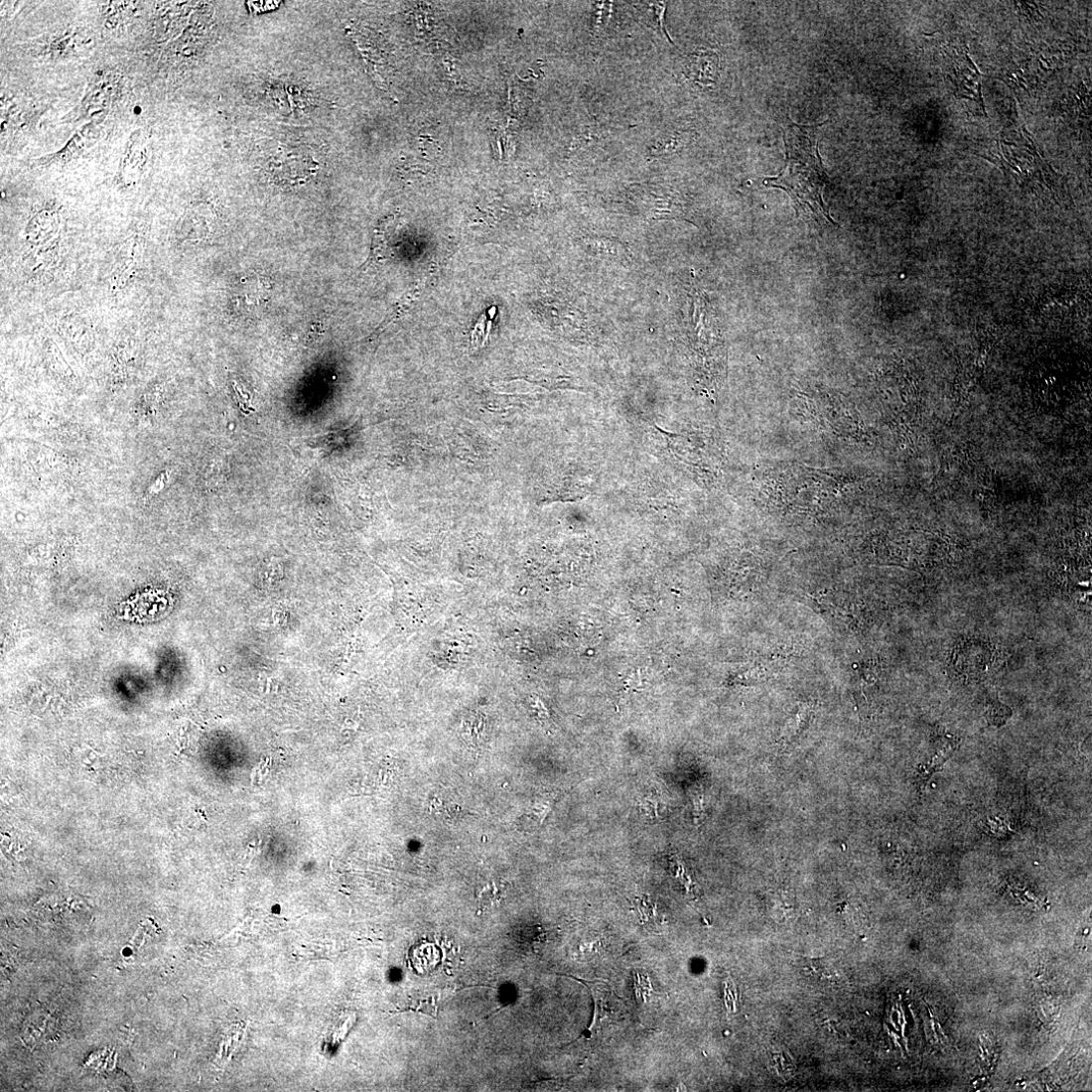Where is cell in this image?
<instances>
[{
    "instance_id": "obj_1",
    "label": "cell",
    "mask_w": 1092,
    "mask_h": 1092,
    "mask_svg": "<svg viewBox=\"0 0 1092 1092\" xmlns=\"http://www.w3.org/2000/svg\"><path fill=\"white\" fill-rule=\"evenodd\" d=\"M822 125H800L788 117L781 126L786 149L785 170L777 178L763 181L768 188L785 191L792 199L797 215L801 212L822 215L837 223L824 203L823 192L828 176L818 150V130Z\"/></svg>"
},
{
    "instance_id": "obj_2",
    "label": "cell",
    "mask_w": 1092,
    "mask_h": 1092,
    "mask_svg": "<svg viewBox=\"0 0 1092 1092\" xmlns=\"http://www.w3.org/2000/svg\"><path fill=\"white\" fill-rule=\"evenodd\" d=\"M1004 662V652L999 645L985 638L972 637L957 643L950 667L960 681L970 684L998 673Z\"/></svg>"
},
{
    "instance_id": "obj_3",
    "label": "cell",
    "mask_w": 1092,
    "mask_h": 1092,
    "mask_svg": "<svg viewBox=\"0 0 1092 1092\" xmlns=\"http://www.w3.org/2000/svg\"><path fill=\"white\" fill-rule=\"evenodd\" d=\"M146 239L142 230L132 231L120 246L111 276L114 291L128 288L139 276L144 263Z\"/></svg>"
},
{
    "instance_id": "obj_4",
    "label": "cell",
    "mask_w": 1092,
    "mask_h": 1092,
    "mask_svg": "<svg viewBox=\"0 0 1092 1092\" xmlns=\"http://www.w3.org/2000/svg\"><path fill=\"white\" fill-rule=\"evenodd\" d=\"M119 90L120 83L117 76L111 74L97 76L88 85L85 95L72 114V118L75 121L93 120L94 117L103 118L104 113L117 99Z\"/></svg>"
},
{
    "instance_id": "obj_5",
    "label": "cell",
    "mask_w": 1092,
    "mask_h": 1092,
    "mask_svg": "<svg viewBox=\"0 0 1092 1092\" xmlns=\"http://www.w3.org/2000/svg\"><path fill=\"white\" fill-rule=\"evenodd\" d=\"M150 135L143 129L129 138L120 166V180L125 187L137 186L144 177L150 159Z\"/></svg>"
},
{
    "instance_id": "obj_6",
    "label": "cell",
    "mask_w": 1092,
    "mask_h": 1092,
    "mask_svg": "<svg viewBox=\"0 0 1092 1092\" xmlns=\"http://www.w3.org/2000/svg\"><path fill=\"white\" fill-rule=\"evenodd\" d=\"M62 231L59 210L48 207L35 212L26 227V242L36 252L48 251L57 244Z\"/></svg>"
},
{
    "instance_id": "obj_7",
    "label": "cell",
    "mask_w": 1092,
    "mask_h": 1092,
    "mask_svg": "<svg viewBox=\"0 0 1092 1092\" xmlns=\"http://www.w3.org/2000/svg\"><path fill=\"white\" fill-rule=\"evenodd\" d=\"M216 216L206 204H196L184 214L178 228V239L182 243L198 244L209 240L215 232Z\"/></svg>"
},
{
    "instance_id": "obj_8",
    "label": "cell",
    "mask_w": 1092,
    "mask_h": 1092,
    "mask_svg": "<svg viewBox=\"0 0 1092 1092\" xmlns=\"http://www.w3.org/2000/svg\"><path fill=\"white\" fill-rule=\"evenodd\" d=\"M104 124V117L91 120L70 139L66 147L41 159L42 163H64L78 157L97 141Z\"/></svg>"
},
{
    "instance_id": "obj_9",
    "label": "cell",
    "mask_w": 1092,
    "mask_h": 1092,
    "mask_svg": "<svg viewBox=\"0 0 1092 1092\" xmlns=\"http://www.w3.org/2000/svg\"><path fill=\"white\" fill-rule=\"evenodd\" d=\"M686 73L693 81L713 85L720 75V59L715 51L701 50L689 55Z\"/></svg>"
},
{
    "instance_id": "obj_10",
    "label": "cell",
    "mask_w": 1092,
    "mask_h": 1092,
    "mask_svg": "<svg viewBox=\"0 0 1092 1092\" xmlns=\"http://www.w3.org/2000/svg\"><path fill=\"white\" fill-rule=\"evenodd\" d=\"M269 291L270 288L263 279L247 278L242 280L239 289L233 294L231 303L236 311L247 315L267 303Z\"/></svg>"
},
{
    "instance_id": "obj_11",
    "label": "cell",
    "mask_w": 1092,
    "mask_h": 1092,
    "mask_svg": "<svg viewBox=\"0 0 1092 1092\" xmlns=\"http://www.w3.org/2000/svg\"><path fill=\"white\" fill-rule=\"evenodd\" d=\"M91 44V39L82 29L69 30L55 38L49 44V54L54 59H70L77 57Z\"/></svg>"
},
{
    "instance_id": "obj_12",
    "label": "cell",
    "mask_w": 1092,
    "mask_h": 1092,
    "mask_svg": "<svg viewBox=\"0 0 1092 1092\" xmlns=\"http://www.w3.org/2000/svg\"><path fill=\"white\" fill-rule=\"evenodd\" d=\"M685 136L681 132L663 136L650 147L653 156L667 155L676 152L684 144Z\"/></svg>"
},
{
    "instance_id": "obj_13",
    "label": "cell",
    "mask_w": 1092,
    "mask_h": 1092,
    "mask_svg": "<svg viewBox=\"0 0 1092 1092\" xmlns=\"http://www.w3.org/2000/svg\"><path fill=\"white\" fill-rule=\"evenodd\" d=\"M590 991L592 992V995L596 1002V1008L598 1010V1013L596 1014V1019H598V1021H601L604 1018L609 1017L608 1015L614 1012L613 1008H614L612 1001L613 997L611 996V998H609V990L601 986L593 985L592 987H590Z\"/></svg>"
}]
</instances>
